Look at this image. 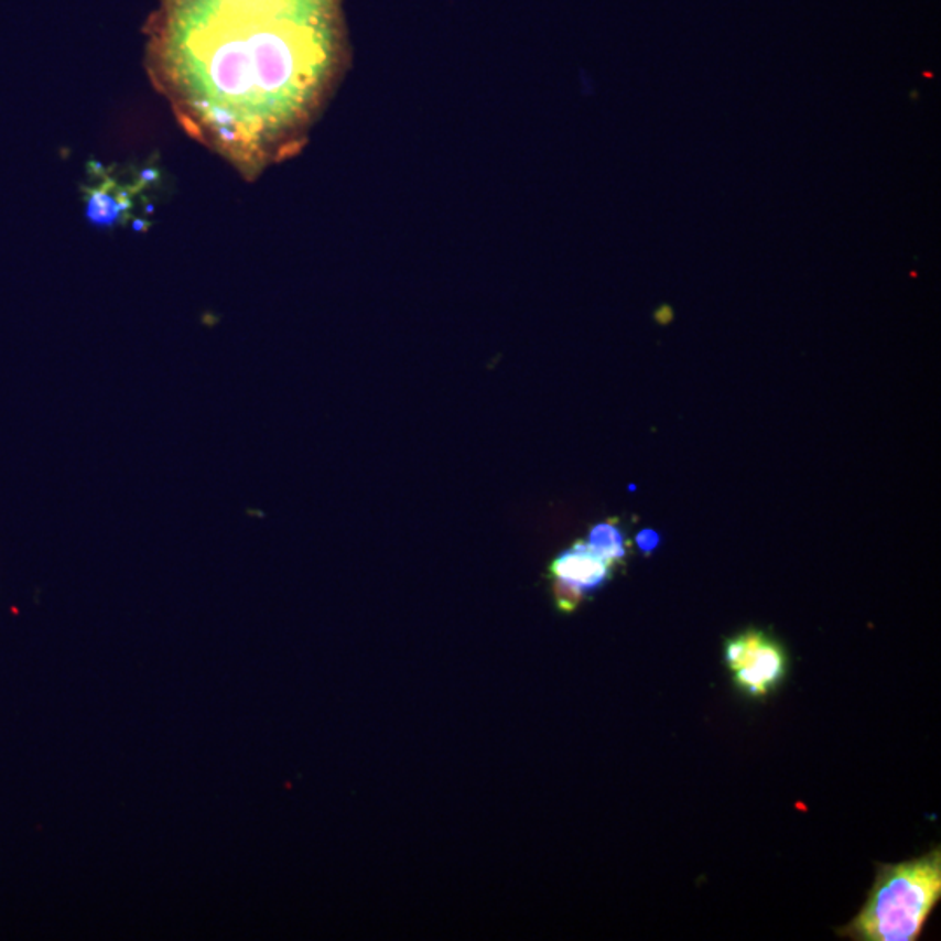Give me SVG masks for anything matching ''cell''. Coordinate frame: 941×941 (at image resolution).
<instances>
[{
  "label": "cell",
  "mask_w": 941,
  "mask_h": 941,
  "mask_svg": "<svg viewBox=\"0 0 941 941\" xmlns=\"http://www.w3.org/2000/svg\"><path fill=\"white\" fill-rule=\"evenodd\" d=\"M145 37L179 125L246 180L304 149L349 67L342 0H159Z\"/></svg>",
  "instance_id": "1"
},
{
  "label": "cell",
  "mask_w": 941,
  "mask_h": 941,
  "mask_svg": "<svg viewBox=\"0 0 941 941\" xmlns=\"http://www.w3.org/2000/svg\"><path fill=\"white\" fill-rule=\"evenodd\" d=\"M940 896V850L912 862L880 866L865 907L842 934L862 941L917 940Z\"/></svg>",
  "instance_id": "2"
},
{
  "label": "cell",
  "mask_w": 941,
  "mask_h": 941,
  "mask_svg": "<svg viewBox=\"0 0 941 941\" xmlns=\"http://www.w3.org/2000/svg\"><path fill=\"white\" fill-rule=\"evenodd\" d=\"M725 662L739 688L751 696H766L783 679L787 658L776 641L760 631H746L725 646Z\"/></svg>",
  "instance_id": "3"
},
{
  "label": "cell",
  "mask_w": 941,
  "mask_h": 941,
  "mask_svg": "<svg viewBox=\"0 0 941 941\" xmlns=\"http://www.w3.org/2000/svg\"><path fill=\"white\" fill-rule=\"evenodd\" d=\"M613 565L601 554L587 547V542L577 541L574 547L560 553L551 563V574L556 580L574 584L581 592H595L610 577Z\"/></svg>",
  "instance_id": "4"
},
{
  "label": "cell",
  "mask_w": 941,
  "mask_h": 941,
  "mask_svg": "<svg viewBox=\"0 0 941 941\" xmlns=\"http://www.w3.org/2000/svg\"><path fill=\"white\" fill-rule=\"evenodd\" d=\"M587 547L601 554L610 565L621 563L626 559V539L617 520L596 523L587 533Z\"/></svg>",
  "instance_id": "5"
},
{
  "label": "cell",
  "mask_w": 941,
  "mask_h": 941,
  "mask_svg": "<svg viewBox=\"0 0 941 941\" xmlns=\"http://www.w3.org/2000/svg\"><path fill=\"white\" fill-rule=\"evenodd\" d=\"M553 593L554 601H556V605H559L562 613H572V610L580 607L584 598V592H581L580 587L565 583V581L556 580V577L553 581Z\"/></svg>",
  "instance_id": "6"
},
{
  "label": "cell",
  "mask_w": 941,
  "mask_h": 941,
  "mask_svg": "<svg viewBox=\"0 0 941 941\" xmlns=\"http://www.w3.org/2000/svg\"><path fill=\"white\" fill-rule=\"evenodd\" d=\"M659 541H661V538H659V533L656 530L643 529L641 532H638V548L646 554L652 553L659 547Z\"/></svg>",
  "instance_id": "7"
}]
</instances>
